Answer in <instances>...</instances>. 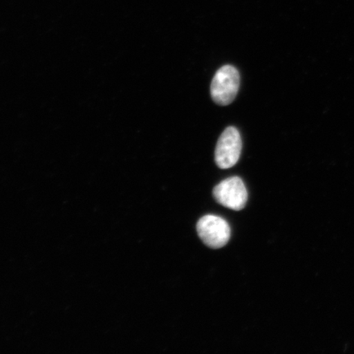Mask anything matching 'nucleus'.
I'll list each match as a JSON object with an SVG mask.
<instances>
[{
    "instance_id": "f257e3e1",
    "label": "nucleus",
    "mask_w": 354,
    "mask_h": 354,
    "mask_svg": "<svg viewBox=\"0 0 354 354\" xmlns=\"http://www.w3.org/2000/svg\"><path fill=\"white\" fill-rule=\"evenodd\" d=\"M241 77L232 65H225L216 73L211 84V95L216 104H231L238 94Z\"/></svg>"
},
{
    "instance_id": "f03ea898",
    "label": "nucleus",
    "mask_w": 354,
    "mask_h": 354,
    "mask_svg": "<svg viewBox=\"0 0 354 354\" xmlns=\"http://www.w3.org/2000/svg\"><path fill=\"white\" fill-rule=\"evenodd\" d=\"M197 232L202 241L214 250L224 247L231 238V227L227 221L214 215H206L199 219Z\"/></svg>"
},
{
    "instance_id": "7ed1b4c3",
    "label": "nucleus",
    "mask_w": 354,
    "mask_h": 354,
    "mask_svg": "<svg viewBox=\"0 0 354 354\" xmlns=\"http://www.w3.org/2000/svg\"><path fill=\"white\" fill-rule=\"evenodd\" d=\"M242 140L236 127L225 129L216 144L215 162L221 169H228L236 165L241 157Z\"/></svg>"
},
{
    "instance_id": "20e7f679",
    "label": "nucleus",
    "mask_w": 354,
    "mask_h": 354,
    "mask_svg": "<svg viewBox=\"0 0 354 354\" xmlns=\"http://www.w3.org/2000/svg\"><path fill=\"white\" fill-rule=\"evenodd\" d=\"M214 196L219 205L234 211L242 210L248 201L247 189L238 176L221 181L214 189Z\"/></svg>"
}]
</instances>
